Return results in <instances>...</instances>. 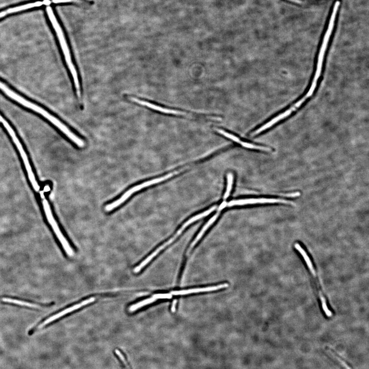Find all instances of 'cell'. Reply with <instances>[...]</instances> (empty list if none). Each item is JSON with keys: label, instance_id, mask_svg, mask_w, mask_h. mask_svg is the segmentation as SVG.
I'll list each match as a JSON object with an SVG mask.
<instances>
[{"label": "cell", "instance_id": "11", "mask_svg": "<svg viewBox=\"0 0 369 369\" xmlns=\"http://www.w3.org/2000/svg\"><path fill=\"white\" fill-rule=\"evenodd\" d=\"M229 286L228 283H223L219 284V285L208 287L206 288H195L190 289L188 290L174 291L171 292V294L174 295H183L193 293H198L202 292H212L227 288Z\"/></svg>", "mask_w": 369, "mask_h": 369}, {"label": "cell", "instance_id": "6", "mask_svg": "<svg viewBox=\"0 0 369 369\" xmlns=\"http://www.w3.org/2000/svg\"><path fill=\"white\" fill-rule=\"evenodd\" d=\"M95 300H96V299H95L94 298H90L87 300H86L85 301L82 302L81 303L78 304L74 305H73V306L70 307V308H68L64 310H63L62 311L53 316H51V317L48 318L47 319L43 321V322L40 323L39 325L36 326H34V328L28 331V335H33L37 331L43 329V328L45 327L46 326L48 325L49 324L63 317V316H65L69 313H71V312L73 311H75L78 309H80L82 307L84 306V305L92 303L93 302H94Z\"/></svg>", "mask_w": 369, "mask_h": 369}, {"label": "cell", "instance_id": "3", "mask_svg": "<svg viewBox=\"0 0 369 369\" xmlns=\"http://www.w3.org/2000/svg\"><path fill=\"white\" fill-rule=\"evenodd\" d=\"M180 172H175L173 173L169 174L163 176L153 179L152 180L147 181L140 185L133 187L129 189L128 191L125 192L120 198L116 200V201L113 203L105 206V210L107 212H111V211L117 208L122 204L124 203L126 200L128 199L133 194L138 192L146 187L165 181L168 180V179L173 177L178 173H180Z\"/></svg>", "mask_w": 369, "mask_h": 369}, {"label": "cell", "instance_id": "16", "mask_svg": "<svg viewBox=\"0 0 369 369\" xmlns=\"http://www.w3.org/2000/svg\"><path fill=\"white\" fill-rule=\"evenodd\" d=\"M234 182V175L231 173H229L227 174V189L225 194L224 195V199L225 200L229 196L232 188H233V185Z\"/></svg>", "mask_w": 369, "mask_h": 369}, {"label": "cell", "instance_id": "20", "mask_svg": "<svg viewBox=\"0 0 369 369\" xmlns=\"http://www.w3.org/2000/svg\"><path fill=\"white\" fill-rule=\"evenodd\" d=\"M287 1H288L292 3H297L298 4H301L304 3V2L302 1V0H287Z\"/></svg>", "mask_w": 369, "mask_h": 369}, {"label": "cell", "instance_id": "19", "mask_svg": "<svg viewBox=\"0 0 369 369\" xmlns=\"http://www.w3.org/2000/svg\"><path fill=\"white\" fill-rule=\"evenodd\" d=\"M331 353H333L336 359L338 360L340 363H341V364L346 368V369H352L348 365H347L344 361H343L338 355L336 354L332 350L331 351Z\"/></svg>", "mask_w": 369, "mask_h": 369}, {"label": "cell", "instance_id": "14", "mask_svg": "<svg viewBox=\"0 0 369 369\" xmlns=\"http://www.w3.org/2000/svg\"><path fill=\"white\" fill-rule=\"evenodd\" d=\"M157 300L154 298L153 297L146 299L145 300H144L143 301H141L137 304L132 305L130 307L129 309V311L130 312H134L139 309L141 308L142 307L144 306H145V305H146L150 304L152 303L155 302Z\"/></svg>", "mask_w": 369, "mask_h": 369}, {"label": "cell", "instance_id": "9", "mask_svg": "<svg viewBox=\"0 0 369 369\" xmlns=\"http://www.w3.org/2000/svg\"><path fill=\"white\" fill-rule=\"evenodd\" d=\"M9 134L12 136V138H13L15 143L18 147V150L19 151L21 156H22L31 183H32V184L33 185L35 191L36 192H39L40 188V186H39L38 183L36 180L34 174L32 171V170H31V167L29 163L27 155L23 150V148L22 145H21V144L20 143L19 139L17 138V136L15 133V131L10 132Z\"/></svg>", "mask_w": 369, "mask_h": 369}, {"label": "cell", "instance_id": "5", "mask_svg": "<svg viewBox=\"0 0 369 369\" xmlns=\"http://www.w3.org/2000/svg\"><path fill=\"white\" fill-rule=\"evenodd\" d=\"M41 197L44 199L43 205L46 213L47 218L49 221V222L51 226L52 229H53L56 235L59 239L61 244L62 245L63 248H64L66 254L69 256H72L73 255V251L70 245L69 244L68 241L62 233L61 230L58 226L56 220L52 216L51 211L49 205V204L47 200L44 198V195L43 193H41Z\"/></svg>", "mask_w": 369, "mask_h": 369}, {"label": "cell", "instance_id": "21", "mask_svg": "<svg viewBox=\"0 0 369 369\" xmlns=\"http://www.w3.org/2000/svg\"><path fill=\"white\" fill-rule=\"evenodd\" d=\"M177 301L175 300L173 302L172 306V312H174L176 310V305Z\"/></svg>", "mask_w": 369, "mask_h": 369}, {"label": "cell", "instance_id": "2", "mask_svg": "<svg viewBox=\"0 0 369 369\" xmlns=\"http://www.w3.org/2000/svg\"><path fill=\"white\" fill-rule=\"evenodd\" d=\"M46 12L47 16L50 20V22L52 26H53L57 35L67 65L71 72L74 84H75L77 94L78 97L80 98L81 97V92L78 73L75 65L73 64L69 48L65 34L63 33L61 27L57 20L53 9H52L50 5L47 6L46 7Z\"/></svg>", "mask_w": 369, "mask_h": 369}, {"label": "cell", "instance_id": "4", "mask_svg": "<svg viewBox=\"0 0 369 369\" xmlns=\"http://www.w3.org/2000/svg\"><path fill=\"white\" fill-rule=\"evenodd\" d=\"M294 247L299 252V254L302 257L303 259L305 261V264L307 265L308 268L309 269L310 273H311L312 277L313 279V281L315 283V285L316 288V290L318 293L319 298L321 300L322 309L328 317L330 318L332 316V312L328 308L327 304H326V300L324 297V295L321 289L320 283L319 282L317 275H316V271L314 269L312 261L305 250L302 247V246L299 244L296 243L294 245Z\"/></svg>", "mask_w": 369, "mask_h": 369}, {"label": "cell", "instance_id": "10", "mask_svg": "<svg viewBox=\"0 0 369 369\" xmlns=\"http://www.w3.org/2000/svg\"><path fill=\"white\" fill-rule=\"evenodd\" d=\"M130 99L132 101L135 102L137 104H140L142 105V106H145L148 108L151 109H153L155 111H157L162 113H166V114L181 115H183L186 114L185 112H182V111L163 108L160 106H158V105H155L154 104H152L149 102H146V101L141 100L137 98H131Z\"/></svg>", "mask_w": 369, "mask_h": 369}, {"label": "cell", "instance_id": "1", "mask_svg": "<svg viewBox=\"0 0 369 369\" xmlns=\"http://www.w3.org/2000/svg\"><path fill=\"white\" fill-rule=\"evenodd\" d=\"M0 89L4 91L10 98L22 104L23 106L43 115L44 118L48 120L55 125L63 133L65 134L73 143L78 144L80 142V138L76 134L72 133L65 124H63L58 119L55 117L54 116L51 115L44 109L37 106L35 104L31 103L22 97L20 96L19 95L9 88L4 84L1 82H0Z\"/></svg>", "mask_w": 369, "mask_h": 369}, {"label": "cell", "instance_id": "13", "mask_svg": "<svg viewBox=\"0 0 369 369\" xmlns=\"http://www.w3.org/2000/svg\"><path fill=\"white\" fill-rule=\"evenodd\" d=\"M0 300L3 302L21 305V306H25L33 308H38L39 307V305L37 304L15 299L3 298L2 299H0Z\"/></svg>", "mask_w": 369, "mask_h": 369}, {"label": "cell", "instance_id": "18", "mask_svg": "<svg viewBox=\"0 0 369 369\" xmlns=\"http://www.w3.org/2000/svg\"><path fill=\"white\" fill-rule=\"evenodd\" d=\"M173 295L172 294H154L153 297L156 300L158 299H172Z\"/></svg>", "mask_w": 369, "mask_h": 369}, {"label": "cell", "instance_id": "7", "mask_svg": "<svg viewBox=\"0 0 369 369\" xmlns=\"http://www.w3.org/2000/svg\"><path fill=\"white\" fill-rule=\"evenodd\" d=\"M281 203L286 204H292L293 203L285 199L275 198H246L238 200H234L227 203L228 207L236 206H243L246 205H254L258 204H275Z\"/></svg>", "mask_w": 369, "mask_h": 369}, {"label": "cell", "instance_id": "17", "mask_svg": "<svg viewBox=\"0 0 369 369\" xmlns=\"http://www.w3.org/2000/svg\"><path fill=\"white\" fill-rule=\"evenodd\" d=\"M215 130L219 133L223 135L224 136L226 137V138L231 140H233L235 141V142H237L238 143H240L241 142L240 139L239 138H238L237 136H236V135H234L233 134L228 133L223 130L218 129H216Z\"/></svg>", "mask_w": 369, "mask_h": 369}, {"label": "cell", "instance_id": "15", "mask_svg": "<svg viewBox=\"0 0 369 369\" xmlns=\"http://www.w3.org/2000/svg\"><path fill=\"white\" fill-rule=\"evenodd\" d=\"M239 144L245 148H247V149H249L260 150V151L268 152H270L272 151V150L271 149H270V148L267 147L254 145L252 144H250L249 143L242 142H242L241 141Z\"/></svg>", "mask_w": 369, "mask_h": 369}, {"label": "cell", "instance_id": "8", "mask_svg": "<svg viewBox=\"0 0 369 369\" xmlns=\"http://www.w3.org/2000/svg\"><path fill=\"white\" fill-rule=\"evenodd\" d=\"M51 3V2L50 0H44L43 1H38L16 6L12 8H8L5 10H3V11L0 12V19H1L7 16L15 14L16 13L26 11V10L30 9L39 7L44 5L49 6Z\"/></svg>", "mask_w": 369, "mask_h": 369}, {"label": "cell", "instance_id": "12", "mask_svg": "<svg viewBox=\"0 0 369 369\" xmlns=\"http://www.w3.org/2000/svg\"><path fill=\"white\" fill-rule=\"evenodd\" d=\"M220 212L221 210L218 209V212L213 217L210 219L207 224L203 227L201 231L199 232V234L196 237L195 240L193 242V243L191 246V248H190L189 250H191L193 247H194V246L197 244V242L199 240V239L202 238V237L205 233V232L211 226H212L215 223V221L218 218Z\"/></svg>", "mask_w": 369, "mask_h": 369}]
</instances>
